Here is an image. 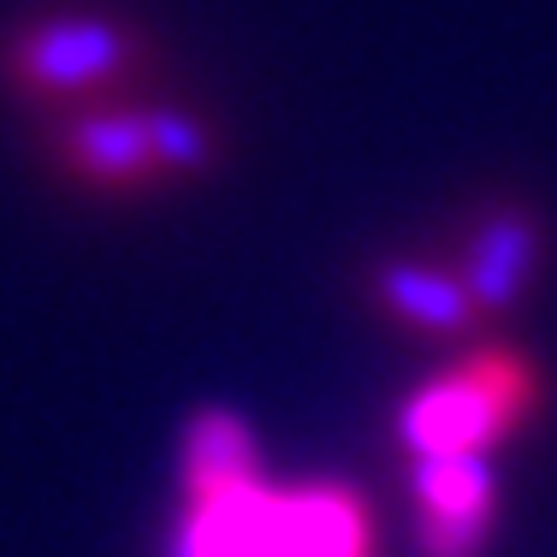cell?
Wrapping results in <instances>:
<instances>
[{"mask_svg":"<svg viewBox=\"0 0 557 557\" xmlns=\"http://www.w3.org/2000/svg\"><path fill=\"white\" fill-rule=\"evenodd\" d=\"M161 65V48L131 12L42 7L0 30V89L24 108H89L113 101Z\"/></svg>","mask_w":557,"mask_h":557,"instance_id":"obj_1","label":"cell"},{"mask_svg":"<svg viewBox=\"0 0 557 557\" xmlns=\"http://www.w3.org/2000/svg\"><path fill=\"white\" fill-rule=\"evenodd\" d=\"M172 557H362V516L356 498L333 486L268 493L249 481L220 498H196L172 534Z\"/></svg>","mask_w":557,"mask_h":557,"instance_id":"obj_2","label":"cell"},{"mask_svg":"<svg viewBox=\"0 0 557 557\" xmlns=\"http://www.w3.org/2000/svg\"><path fill=\"white\" fill-rule=\"evenodd\" d=\"M534 397V374L516 356H469L457 374L421 386L404 404L397 440L416 457H462V450H486L522 416Z\"/></svg>","mask_w":557,"mask_h":557,"instance_id":"obj_3","label":"cell"},{"mask_svg":"<svg viewBox=\"0 0 557 557\" xmlns=\"http://www.w3.org/2000/svg\"><path fill=\"white\" fill-rule=\"evenodd\" d=\"M48 154H54L65 178L96 196H137V190L166 184L161 161H154V137H149V101H131V96L54 113Z\"/></svg>","mask_w":557,"mask_h":557,"instance_id":"obj_4","label":"cell"},{"mask_svg":"<svg viewBox=\"0 0 557 557\" xmlns=\"http://www.w3.org/2000/svg\"><path fill=\"white\" fill-rule=\"evenodd\" d=\"M540 261H546V214H534L528 202H493L457 256L474 314H510L528 297Z\"/></svg>","mask_w":557,"mask_h":557,"instance_id":"obj_5","label":"cell"},{"mask_svg":"<svg viewBox=\"0 0 557 557\" xmlns=\"http://www.w3.org/2000/svg\"><path fill=\"white\" fill-rule=\"evenodd\" d=\"M374 297L380 309L397 314L404 326H416V333H462L474 321V297L462 285V273L440 268V261H416V256L380 261Z\"/></svg>","mask_w":557,"mask_h":557,"instance_id":"obj_6","label":"cell"},{"mask_svg":"<svg viewBox=\"0 0 557 557\" xmlns=\"http://www.w3.org/2000/svg\"><path fill=\"white\" fill-rule=\"evenodd\" d=\"M261 481L256 469V433L244 428V416L232 409H202V416L184 428V486L196 498H220L232 486Z\"/></svg>","mask_w":557,"mask_h":557,"instance_id":"obj_7","label":"cell"},{"mask_svg":"<svg viewBox=\"0 0 557 557\" xmlns=\"http://www.w3.org/2000/svg\"><path fill=\"white\" fill-rule=\"evenodd\" d=\"M149 137H154V161H161V178H208L220 172V125L190 101H149Z\"/></svg>","mask_w":557,"mask_h":557,"instance_id":"obj_8","label":"cell"},{"mask_svg":"<svg viewBox=\"0 0 557 557\" xmlns=\"http://www.w3.org/2000/svg\"><path fill=\"white\" fill-rule=\"evenodd\" d=\"M416 498L421 516H493L498 474L486 450H462V457H416Z\"/></svg>","mask_w":557,"mask_h":557,"instance_id":"obj_9","label":"cell"},{"mask_svg":"<svg viewBox=\"0 0 557 557\" xmlns=\"http://www.w3.org/2000/svg\"><path fill=\"white\" fill-rule=\"evenodd\" d=\"M493 516H421V557H481Z\"/></svg>","mask_w":557,"mask_h":557,"instance_id":"obj_10","label":"cell"}]
</instances>
